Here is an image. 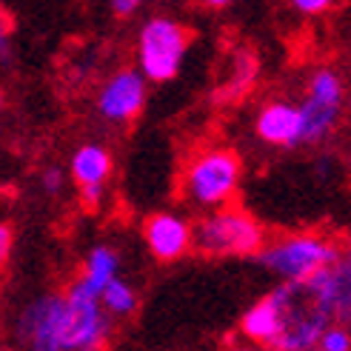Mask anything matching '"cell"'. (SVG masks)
<instances>
[{
	"label": "cell",
	"instance_id": "44dd1931",
	"mask_svg": "<svg viewBox=\"0 0 351 351\" xmlns=\"http://www.w3.org/2000/svg\"><path fill=\"white\" fill-rule=\"evenodd\" d=\"M137 9H140V0H114L112 3V14L114 17H132V14H137Z\"/></svg>",
	"mask_w": 351,
	"mask_h": 351
},
{
	"label": "cell",
	"instance_id": "e0dca14e",
	"mask_svg": "<svg viewBox=\"0 0 351 351\" xmlns=\"http://www.w3.org/2000/svg\"><path fill=\"white\" fill-rule=\"evenodd\" d=\"M100 303H103V308H106V314L112 320H126L137 311V291H134V286L129 283V280L117 277L112 286L103 289Z\"/></svg>",
	"mask_w": 351,
	"mask_h": 351
},
{
	"label": "cell",
	"instance_id": "7a4b0ae2",
	"mask_svg": "<svg viewBox=\"0 0 351 351\" xmlns=\"http://www.w3.org/2000/svg\"><path fill=\"white\" fill-rule=\"evenodd\" d=\"M346 245L323 232H289L266 243L257 263L280 283H311L343 263Z\"/></svg>",
	"mask_w": 351,
	"mask_h": 351
},
{
	"label": "cell",
	"instance_id": "d4e9b609",
	"mask_svg": "<svg viewBox=\"0 0 351 351\" xmlns=\"http://www.w3.org/2000/svg\"><path fill=\"white\" fill-rule=\"evenodd\" d=\"M308 351H317V348H308Z\"/></svg>",
	"mask_w": 351,
	"mask_h": 351
},
{
	"label": "cell",
	"instance_id": "9c48e42d",
	"mask_svg": "<svg viewBox=\"0 0 351 351\" xmlns=\"http://www.w3.org/2000/svg\"><path fill=\"white\" fill-rule=\"evenodd\" d=\"M149 80L137 72V66H120L95 92V112L112 123V126H126L146 106Z\"/></svg>",
	"mask_w": 351,
	"mask_h": 351
},
{
	"label": "cell",
	"instance_id": "7402d4cb",
	"mask_svg": "<svg viewBox=\"0 0 351 351\" xmlns=\"http://www.w3.org/2000/svg\"><path fill=\"white\" fill-rule=\"evenodd\" d=\"M12 243H14V234H12V226L3 223L0 226V260H9V252H12Z\"/></svg>",
	"mask_w": 351,
	"mask_h": 351
},
{
	"label": "cell",
	"instance_id": "5b68a950",
	"mask_svg": "<svg viewBox=\"0 0 351 351\" xmlns=\"http://www.w3.org/2000/svg\"><path fill=\"white\" fill-rule=\"evenodd\" d=\"M191 43V29L171 14H152L137 29L134 66L149 83H169L178 77Z\"/></svg>",
	"mask_w": 351,
	"mask_h": 351
},
{
	"label": "cell",
	"instance_id": "cb8c5ba5",
	"mask_svg": "<svg viewBox=\"0 0 351 351\" xmlns=\"http://www.w3.org/2000/svg\"><path fill=\"white\" fill-rule=\"evenodd\" d=\"M343 260H346V263H348V266H351V240L346 243V254H343Z\"/></svg>",
	"mask_w": 351,
	"mask_h": 351
},
{
	"label": "cell",
	"instance_id": "3957f363",
	"mask_svg": "<svg viewBox=\"0 0 351 351\" xmlns=\"http://www.w3.org/2000/svg\"><path fill=\"white\" fill-rule=\"evenodd\" d=\"M269 240L266 226L237 203L195 220V252L208 260H257Z\"/></svg>",
	"mask_w": 351,
	"mask_h": 351
},
{
	"label": "cell",
	"instance_id": "d6986e66",
	"mask_svg": "<svg viewBox=\"0 0 351 351\" xmlns=\"http://www.w3.org/2000/svg\"><path fill=\"white\" fill-rule=\"evenodd\" d=\"M317 351H351V331L343 326H328L317 343Z\"/></svg>",
	"mask_w": 351,
	"mask_h": 351
},
{
	"label": "cell",
	"instance_id": "52a82bcc",
	"mask_svg": "<svg viewBox=\"0 0 351 351\" xmlns=\"http://www.w3.org/2000/svg\"><path fill=\"white\" fill-rule=\"evenodd\" d=\"M346 109V83L335 66H317L308 72L300 114H303V146H317L337 132Z\"/></svg>",
	"mask_w": 351,
	"mask_h": 351
},
{
	"label": "cell",
	"instance_id": "6da1fadb",
	"mask_svg": "<svg viewBox=\"0 0 351 351\" xmlns=\"http://www.w3.org/2000/svg\"><path fill=\"white\" fill-rule=\"evenodd\" d=\"M243 183V157L223 146L208 143L195 149L180 169V195L203 215L232 206Z\"/></svg>",
	"mask_w": 351,
	"mask_h": 351
},
{
	"label": "cell",
	"instance_id": "7c38bea8",
	"mask_svg": "<svg viewBox=\"0 0 351 351\" xmlns=\"http://www.w3.org/2000/svg\"><path fill=\"white\" fill-rule=\"evenodd\" d=\"M257 77H260V58L254 55V49L249 46L232 49L229 58H226V69L220 72V80L212 92V103H217V106L240 103L254 89Z\"/></svg>",
	"mask_w": 351,
	"mask_h": 351
},
{
	"label": "cell",
	"instance_id": "8fae6325",
	"mask_svg": "<svg viewBox=\"0 0 351 351\" xmlns=\"http://www.w3.org/2000/svg\"><path fill=\"white\" fill-rule=\"evenodd\" d=\"M254 134L271 149H300L303 146V114L300 103L289 97L266 100L254 114Z\"/></svg>",
	"mask_w": 351,
	"mask_h": 351
},
{
	"label": "cell",
	"instance_id": "ffe728a7",
	"mask_svg": "<svg viewBox=\"0 0 351 351\" xmlns=\"http://www.w3.org/2000/svg\"><path fill=\"white\" fill-rule=\"evenodd\" d=\"M291 9L297 14H303V17H320V14L331 12V3L328 0H294Z\"/></svg>",
	"mask_w": 351,
	"mask_h": 351
},
{
	"label": "cell",
	"instance_id": "4fadbf2b",
	"mask_svg": "<svg viewBox=\"0 0 351 351\" xmlns=\"http://www.w3.org/2000/svg\"><path fill=\"white\" fill-rule=\"evenodd\" d=\"M237 337L245 343H254L274 351L280 343V308L274 294H263L260 300H254L249 308L240 314L237 320Z\"/></svg>",
	"mask_w": 351,
	"mask_h": 351
},
{
	"label": "cell",
	"instance_id": "30bf717a",
	"mask_svg": "<svg viewBox=\"0 0 351 351\" xmlns=\"http://www.w3.org/2000/svg\"><path fill=\"white\" fill-rule=\"evenodd\" d=\"M140 232L157 263H178L189 252H195V223L178 212H152Z\"/></svg>",
	"mask_w": 351,
	"mask_h": 351
},
{
	"label": "cell",
	"instance_id": "5bb4252c",
	"mask_svg": "<svg viewBox=\"0 0 351 351\" xmlns=\"http://www.w3.org/2000/svg\"><path fill=\"white\" fill-rule=\"evenodd\" d=\"M112 169H114V160H112V152L100 143V140H86L80 143L72 157H69V180H72L80 189H97L103 186L106 189V180L112 178Z\"/></svg>",
	"mask_w": 351,
	"mask_h": 351
},
{
	"label": "cell",
	"instance_id": "603a6c76",
	"mask_svg": "<svg viewBox=\"0 0 351 351\" xmlns=\"http://www.w3.org/2000/svg\"><path fill=\"white\" fill-rule=\"evenodd\" d=\"M220 351H269V348L254 346V343H245V340H240V337L234 335L229 343H223V346H220Z\"/></svg>",
	"mask_w": 351,
	"mask_h": 351
},
{
	"label": "cell",
	"instance_id": "277c9868",
	"mask_svg": "<svg viewBox=\"0 0 351 351\" xmlns=\"http://www.w3.org/2000/svg\"><path fill=\"white\" fill-rule=\"evenodd\" d=\"M280 308V343L274 351L317 348L331 323V314L314 283H280L271 289Z\"/></svg>",
	"mask_w": 351,
	"mask_h": 351
},
{
	"label": "cell",
	"instance_id": "ba28073f",
	"mask_svg": "<svg viewBox=\"0 0 351 351\" xmlns=\"http://www.w3.org/2000/svg\"><path fill=\"white\" fill-rule=\"evenodd\" d=\"M63 291H46L29 300L14 317L12 337L21 351H66L60 337Z\"/></svg>",
	"mask_w": 351,
	"mask_h": 351
},
{
	"label": "cell",
	"instance_id": "2e32d148",
	"mask_svg": "<svg viewBox=\"0 0 351 351\" xmlns=\"http://www.w3.org/2000/svg\"><path fill=\"white\" fill-rule=\"evenodd\" d=\"M83 283H89L97 294H103V289L112 286L114 280L120 277V254L117 249L106 243H97L92 245L89 252L83 257V266H80V274H77Z\"/></svg>",
	"mask_w": 351,
	"mask_h": 351
},
{
	"label": "cell",
	"instance_id": "ac0fdd59",
	"mask_svg": "<svg viewBox=\"0 0 351 351\" xmlns=\"http://www.w3.org/2000/svg\"><path fill=\"white\" fill-rule=\"evenodd\" d=\"M66 174L69 171H63L60 166H46L38 174V186H40V191H43L46 197H58L60 195L63 186H66Z\"/></svg>",
	"mask_w": 351,
	"mask_h": 351
},
{
	"label": "cell",
	"instance_id": "9a60e30c",
	"mask_svg": "<svg viewBox=\"0 0 351 351\" xmlns=\"http://www.w3.org/2000/svg\"><path fill=\"white\" fill-rule=\"evenodd\" d=\"M317 286L323 303L331 314V323L343 326L351 331V266L343 260L335 269H328L326 274H320L317 280H311Z\"/></svg>",
	"mask_w": 351,
	"mask_h": 351
},
{
	"label": "cell",
	"instance_id": "8992f818",
	"mask_svg": "<svg viewBox=\"0 0 351 351\" xmlns=\"http://www.w3.org/2000/svg\"><path fill=\"white\" fill-rule=\"evenodd\" d=\"M60 337L66 351H106L112 340V317L100 303V294L75 277L63 289Z\"/></svg>",
	"mask_w": 351,
	"mask_h": 351
}]
</instances>
